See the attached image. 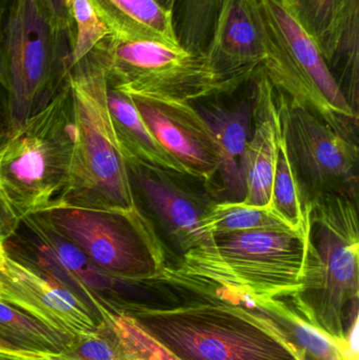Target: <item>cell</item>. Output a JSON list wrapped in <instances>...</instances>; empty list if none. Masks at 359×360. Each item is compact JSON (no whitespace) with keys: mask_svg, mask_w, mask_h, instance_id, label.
Listing matches in <instances>:
<instances>
[{"mask_svg":"<svg viewBox=\"0 0 359 360\" xmlns=\"http://www.w3.org/2000/svg\"><path fill=\"white\" fill-rule=\"evenodd\" d=\"M270 229L293 228L270 205L255 207L237 200L214 202L202 219V232L210 239Z\"/></svg>","mask_w":359,"mask_h":360,"instance_id":"44dd1931","label":"cell"},{"mask_svg":"<svg viewBox=\"0 0 359 360\" xmlns=\"http://www.w3.org/2000/svg\"><path fill=\"white\" fill-rule=\"evenodd\" d=\"M223 0H181L177 35L181 46L204 53Z\"/></svg>","mask_w":359,"mask_h":360,"instance_id":"d4e9b609","label":"cell"},{"mask_svg":"<svg viewBox=\"0 0 359 360\" xmlns=\"http://www.w3.org/2000/svg\"><path fill=\"white\" fill-rule=\"evenodd\" d=\"M6 75H4V65H2L1 48H0V88L6 91Z\"/></svg>","mask_w":359,"mask_h":360,"instance_id":"836d02e7","label":"cell"},{"mask_svg":"<svg viewBox=\"0 0 359 360\" xmlns=\"http://www.w3.org/2000/svg\"><path fill=\"white\" fill-rule=\"evenodd\" d=\"M126 166L133 190L181 253L211 240L202 230V219L215 202L209 194L183 184V176L134 160Z\"/></svg>","mask_w":359,"mask_h":360,"instance_id":"4fadbf2b","label":"cell"},{"mask_svg":"<svg viewBox=\"0 0 359 360\" xmlns=\"http://www.w3.org/2000/svg\"><path fill=\"white\" fill-rule=\"evenodd\" d=\"M211 127L218 148V174L225 188L236 197L244 198L242 162L252 132L253 101H240L237 105L210 103L198 109Z\"/></svg>","mask_w":359,"mask_h":360,"instance_id":"e0dca14e","label":"cell"},{"mask_svg":"<svg viewBox=\"0 0 359 360\" xmlns=\"http://www.w3.org/2000/svg\"><path fill=\"white\" fill-rule=\"evenodd\" d=\"M253 127L242 162V202L255 207L271 203L275 173L280 116L275 88L263 68L253 77Z\"/></svg>","mask_w":359,"mask_h":360,"instance_id":"2e32d148","label":"cell"},{"mask_svg":"<svg viewBox=\"0 0 359 360\" xmlns=\"http://www.w3.org/2000/svg\"><path fill=\"white\" fill-rule=\"evenodd\" d=\"M160 145L188 176L210 182L218 174V148L211 127L189 101L130 96Z\"/></svg>","mask_w":359,"mask_h":360,"instance_id":"7c38bea8","label":"cell"},{"mask_svg":"<svg viewBox=\"0 0 359 360\" xmlns=\"http://www.w3.org/2000/svg\"><path fill=\"white\" fill-rule=\"evenodd\" d=\"M278 105L280 131L305 207L328 194L347 195L358 200L356 139L337 132L280 92Z\"/></svg>","mask_w":359,"mask_h":360,"instance_id":"30bf717a","label":"cell"},{"mask_svg":"<svg viewBox=\"0 0 359 360\" xmlns=\"http://www.w3.org/2000/svg\"><path fill=\"white\" fill-rule=\"evenodd\" d=\"M358 330L359 315L358 313H356L346 332V344H347L348 349L356 355H359Z\"/></svg>","mask_w":359,"mask_h":360,"instance_id":"4dcf8cb0","label":"cell"},{"mask_svg":"<svg viewBox=\"0 0 359 360\" xmlns=\"http://www.w3.org/2000/svg\"><path fill=\"white\" fill-rule=\"evenodd\" d=\"M112 88L128 96L158 97L193 103L227 94L204 53L147 40L105 38L94 49Z\"/></svg>","mask_w":359,"mask_h":360,"instance_id":"9c48e42d","label":"cell"},{"mask_svg":"<svg viewBox=\"0 0 359 360\" xmlns=\"http://www.w3.org/2000/svg\"><path fill=\"white\" fill-rule=\"evenodd\" d=\"M204 54L227 94L253 79L263 68L265 50L250 0H223Z\"/></svg>","mask_w":359,"mask_h":360,"instance_id":"9a60e30c","label":"cell"},{"mask_svg":"<svg viewBox=\"0 0 359 360\" xmlns=\"http://www.w3.org/2000/svg\"><path fill=\"white\" fill-rule=\"evenodd\" d=\"M107 300H103L98 313L113 332L126 360H181L148 333L134 317L110 304Z\"/></svg>","mask_w":359,"mask_h":360,"instance_id":"603a6c76","label":"cell"},{"mask_svg":"<svg viewBox=\"0 0 359 360\" xmlns=\"http://www.w3.org/2000/svg\"><path fill=\"white\" fill-rule=\"evenodd\" d=\"M75 116L71 180L61 205L130 209L137 205L107 105L105 65L93 50L67 73Z\"/></svg>","mask_w":359,"mask_h":360,"instance_id":"277c9868","label":"cell"},{"mask_svg":"<svg viewBox=\"0 0 359 360\" xmlns=\"http://www.w3.org/2000/svg\"><path fill=\"white\" fill-rule=\"evenodd\" d=\"M293 8L330 69L339 72L341 90L358 110L359 0H294Z\"/></svg>","mask_w":359,"mask_h":360,"instance_id":"5bb4252c","label":"cell"},{"mask_svg":"<svg viewBox=\"0 0 359 360\" xmlns=\"http://www.w3.org/2000/svg\"><path fill=\"white\" fill-rule=\"evenodd\" d=\"M4 245H2L1 243H0V255H1L2 253H4Z\"/></svg>","mask_w":359,"mask_h":360,"instance_id":"f35d334b","label":"cell"},{"mask_svg":"<svg viewBox=\"0 0 359 360\" xmlns=\"http://www.w3.org/2000/svg\"><path fill=\"white\" fill-rule=\"evenodd\" d=\"M74 152L75 116L65 79L41 111L0 132V195L19 219L63 203Z\"/></svg>","mask_w":359,"mask_h":360,"instance_id":"7a4b0ae2","label":"cell"},{"mask_svg":"<svg viewBox=\"0 0 359 360\" xmlns=\"http://www.w3.org/2000/svg\"><path fill=\"white\" fill-rule=\"evenodd\" d=\"M181 294L157 306L110 300L181 360H306L251 298H229L169 264L150 281Z\"/></svg>","mask_w":359,"mask_h":360,"instance_id":"6da1fadb","label":"cell"},{"mask_svg":"<svg viewBox=\"0 0 359 360\" xmlns=\"http://www.w3.org/2000/svg\"><path fill=\"white\" fill-rule=\"evenodd\" d=\"M259 307L306 360H341L339 342L301 317L289 297L270 300Z\"/></svg>","mask_w":359,"mask_h":360,"instance_id":"ffe728a7","label":"cell"},{"mask_svg":"<svg viewBox=\"0 0 359 360\" xmlns=\"http://www.w3.org/2000/svg\"><path fill=\"white\" fill-rule=\"evenodd\" d=\"M282 1L291 6H293V4H294V0H282Z\"/></svg>","mask_w":359,"mask_h":360,"instance_id":"74e56055","label":"cell"},{"mask_svg":"<svg viewBox=\"0 0 359 360\" xmlns=\"http://www.w3.org/2000/svg\"><path fill=\"white\" fill-rule=\"evenodd\" d=\"M35 215L120 283H149L168 264L155 226L138 205L130 209L61 205Z\"/></svg>","mask_w":359,"mask_h":360,"instance_id":"ba28073f","label":"cell"},{"mask_svg":"<svg viewBox=\"0 0 359 360\" xmlns=\"http://www.w3.org/2000/svg\"><path fill=\"white\" fill-rule=\"evenodd\" d=\"M0 338L20 350L40 352H63L74 342L71 338L2 302H0Z\"/></svg>","mask_w":359,"mask_h":360,"instance_id":"7402d4cb","label":"cell"},{"mask_svg":"<svg viewBox=\"0 0 359 360\" xmlns=\"http://www.w3.org/2000/svg\"><path fill=\"white\" fill-rule=\"evenodd\" d=\"M6 122H4V117H2L1 114H0V132L6 128Z\"/></svg>","mask_w":359,"mask_h":360,"instance_id":"8d00e7d4","label":"cell"},{"mask_svg":"<svg viewBox=\"0 0 359 360\" xmlns=\"http://www.w3.org/2000/svg\"><path fill=\"white\" fill-rule=\"evenodd\" d=\"M250 1L265 50L263 69L272 86L337 132L356 139L358 111L295 8L282 0Z\"/></svg>","mask_w":359,"mask_h":360,"instance_id":"8992f818","label":"cell"},{"mask_svg":"<svg viewBox=\"0 0 359 360\" xmlns=\"http://www.w3.org/2000/svg\"><path fill=\"white\" fill-rule=\"evenodd\" d=\"M0 360H55L54 353L40 351L0 349Z\"/></svg>","mask_w":359,"mask_h":360,"instance_id":"f546056e","label":"cell"},{"mask_svg":"<svg viewBox=\"0 0 359 360\" xmlns=\"http://www.w3.org/2000/svg\"><path fill=\"white\" fill-rule=\"evenodd\" d=\"M270 207L275 210L295 230L307 228L309 224V209L305 207L301 200L299 184L289 160L282 131L278 141Z\"/></svg>","mask_w":359,"mask_h":360,"instance_id":"cb8c5ba5","label":"cell"},{"mask_svg":"<svg viewBox=\"0 0 359 360\" xmlns=\"http://www.w3.org/2000/svg\"><path fill=\"white\" fill-rule=\"evenodd\" d=\"M107 97L110 115L126 160H134L170 174L188 176L185 169L148 128L130 96L112 88L107 82Z\"/></svg>","mask_w":359,"mask_h":360,"instance_id":"d6986e66","label":"cell"},{"mask_svg":"<svg viewBox=\"0 0 359 360\" xmlns=\"http://www.w3.org/2000/svg\"><path fill=\"white\" fill-rule=\"evenodd\" d=\"M11 1H12V0H0V21H1L4 13L6 12V10H8Z\"/></svg>","mask_w":359,"mask_h":360,"instance_id":"e575fe53","label":"cell"},{"mask_svg":"<svg viewBox=\"0 0 359 360\" xmlns=\"http://www.w3.org/2000/svg\"><path fill=\"white\" fill-rule=\"evenodd\" d=\"M158 4H162L164 8H168V10L174 11L175 6H176L177 1L178 0H156Z\"/></svg>","mask_w":359,"mask_h":360,"instance_id":"d6a6232c","label":"cell"},{"mask_svg":"<svg viewBox=\"0 0 359 360\" xmlns=\"http://www.w3.org/2000/svg\"><path fill=\"white\" fill-rule=\"evenodd\" d=\"M0 48L6 124H18L46 108L65 84L71 34L52 25L38 0H12L0 21Z\"/></svg>","mask_w":359,"mask_h":360,"instance_id":"52a82bcc","label":"cell"},{"mask_svg":"<svg viewBox=\"0 0 359 360\" xmlns=\"http://www.w3.org/2000/svg\"><path fill=\"white\" fill-rule=\"evenodd\" d=\"M309 243V224L301 230L219 235L183 253L175 266L251 297L259 306L301 290Z\"/></svg>","mask_w":359,"mask_h":360,"instance_id":"5b68a950","label":"cell"},{"mask_svg":"<svg viewBox=\"0 0 359 360\" xmlns=\"http://www.w3.org/2000/svg\"><path fill=\"white\" fill-rule=\"evenodd\" d=\"M38 1L52 25L57 30L69 32L71 34L67 0H38Z\"/></svg>","mask_w":359,"mask_h":360,"instance_id":"83f0119b","label":"cell"},{"mask_svg":"<svg viewBox=\"0 0 359 360\" xmlns=\"http://www.w3.org/2000/svg\"><path fill=\"white\" fill-rule=\"evenodd\" d=\"M109 29L119 40H147L181 46L174 11L156 0H90Z\"/></svg>","mask_w":359,"mask_h":360,"instance_id":"ac0fdd59","label":"cell"},{"mask_svg":"<svg viewBox=\"0 0 359 360\" xmlns=\"http://www.w3.org/2000/svg\"><path fill=\"white\" fill-rule=\"evenodd\" d=\"M0 349H6V350H12V349L17 348H15V347H13L12 345L8 344V342H6V340H2V338H0Z\"/></svg>","mask_w":359,"mask_h":360,"instance_id":"d590c367","label":"cell"},{"mask_svg":"<svg viewBox=\"0 0 359 360\" xmlns=\"http://www.w3.org/2000/svg\"><path fill=\"white\" fill-rule=\"evenodd\" d=\"M20 224L21 220L15 215L0 195V243L2 245H6V241L14 236Z\"/></svg>","mask_w":359,"mask_h":360,"instance_id":"f1b7e54d","label":"cell"},{"mask_svg":"<svg viewBox=\"0 0 359 360\" xmlns=\"http://www.w3.org/2000/svg\"><path fill=\"white\" fill-rule=\"evenodd\" d=\"M309 209V251L301 290L289 297L301 317L337 342L346 338L347 308L358 304V200L328 194Z\"/></svg>","mask_w":359,"mask_h":360,"instance_id":"3957f363","label":"cell"},{"mask_svg":"<svg viewBox=\"0 0 359 360\" xmlns=\"http://www.w3.org/2000/svg\"><path fill=\"white\" fill-rule=\"evenodd\" d=\"M71 29V67L109 37V29L90 0H67Z\"/></svg>","mask_w":359,"mask_h":360,"instance_id":"484cf974","label":"cell"},{"mask_svg":"<svg viewBox=\"0 0 359 360\" xmlns=\"http://www.w3.org/2000/svg\"><path fill=\"white\" fill-rule=\"evenodd\" d=\"M0 302L73 340L94 333L105 323L90 304L6 247L0 255Z\"/></svg>","mask_w":359,"mask_h":360,"instance_id":"8fae6325","label":"cell"},{"mask_svg":"<svg viewBox=\"0 0 359 360\" xmlns=\"http://www.w3.org/2000/svg\"><path fill=\"white\" fill-rule=\"evenodd\" d=\"M55 360H126L107 323L94 333L80 336L70 348L54 353Z\"/></svg>","mask_w":359,"mask_h":360,"instance_id":"4316f807","label":"cell"},{"mask_svg":"<svg viewBox=\"0 0 359 360\" xmlns=\"http://www.w3.org/2000/svg\"><path fill=\"white\" fill-rule=\"evenodd\" d=\"M339 342V352H341V360H359V355L354 354L348 349L345 340Z\"/></svg>","mask_w":359,"mask_h":360,"instance_id":"1f68e13d","label":"cell"}]
</instances>
